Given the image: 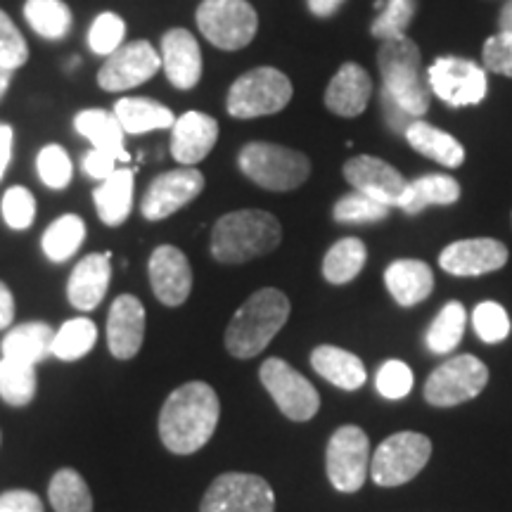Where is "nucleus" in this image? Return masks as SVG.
Segmentation results:
<instances>
[{"label": "nucleus", "instance_id": "423d86ee", "mask_svg": "<svg viewBox=\"0 0 512 512\" xmlns=\"http://www.w3.org/2000/svg\"><path fill=\"white\" fill-rule=\"evenodd\" d=\"M292 100V81L273 67H259L235 79L228 91V114L235 119L271 117Z\"/></svg>", "mask_w": 512, "mask_h": 512}, {"label": "nucleus", "instance_id": "473e14b6", "mask_svg": "<svg viewBox=\"0 0 512 512\" xmlns=\"http://www.w3.org/2000/svg\"><path fill=\"white\" fill-rule=\"evenodd\" d=\"M83 240H86V223H83L81 216L64 214L50 223L46 233H43V252L50 261L62 264V261L72 259L79 252Z\"/></svg>", "mask_w": 512, "mask_h": 512}, {"label": "nucleus", "instance_id": "6e6d98bb", "mask_svg": "<svg viewBox=\"0 0 512 512\" xmlns=\"http://www.w3.org/2000/svg\"><path fill=\"white\" fill-rule=\"evenodd\" d=\"M10 81H12V69L0 67V100H3L5 93H8Z\"/></svg>", "mask_w": 512, "mask_h": 512}, {"label": "nucleus", "instance_id": "aec40b11", "mask_svg": "<svg viewBox=\"0 0 512 512\" xmlns=\"http://www.w3.org/2000/svg\"><path fill=\"white\" fill-rule=\"evenodd\" d=\"M373 79L361 64L347 62L337 69L325 91V107L342 119L361 117L373 98Z\"/></svg>", "mask_w": 512, "mask_h": 512}, {"label": "nucleus", "instance_id": "5701e85b", "mask_svg": "<svg viewBox=\"0 0 512 512\" xmlns=\"http://www.w3.org/2000/svg\"><path fill=\"white\" fill-rule=\"evenodd\" d=\"M112 254H88L74 266L72 275H69L67 297L79 311H93L98 309L102 299H105L107 287H110L112 278Z\"/></svg>", "mask_w": 512, "mask_h": 512}, {"label": "nucleus", "instance_id": "a211bd4d", "mask_svg": "<svg viewBox=\"0 0 512 512\" xmlns=\"http://www.w3.org/2000/svg\"><path fill=\"white\" fill-rule=\"evenodd\" d=\"M155 297L164 306H181L192 292V268L188 256L174 245L157 247L147 264Z\"/></svg>", "mask_w": 512, "mask_h": 512}, {"label": "nucleus", "instance_id": "b1692460", "mask_svg": "<svg viewBox=\"0 0 512 512\" xmlns=\"http://www.w3.org/2000/svg\"><path fill=\"white\" fill-rule=\"evenodd\" d=\"M384 285L399 306H415L425 302L434 290L432 268L420 259L392 261L384 271Z\"/></svg>", "mask_w": 512, "mask_h": 512}, {"label": "nucleus", "instance_id": "f03ea898", "mask_svg": "<svg viewBox=\"0 0 512 512\" xmlns=\"http://www.w3.org/2000/svg\"><path fill=\"white\" fill-rule=\"evenodd\" d=\"M377 67L382 74V91L392 95L403 112L411 114L413 119L430 112L434 93L427 69L422 67L418 43L408 36L382 41L377 50Z\"/></svg>", "mask_w": 512, "mask_h": 512}, {"label": "nucleus", "instance_id": "603ef678", "mask_svg": "<svg viewBox=\"0 0 512 512\" xmlns=\"http://www.w3.org/2000/svg\"><path fill=\"white\" fill-rule=\"evenodd\" d=\"M12 140H15L12 126L0 124V181H3L5 171H8V164L12 159Z\"/></svg>", "mask_w": 512, "mask_h": 512}, {"label": "nucleus", "instance_id": "3c124183", "mask_svg": "<svg viewBox=\"0 0 512 512\" xmlns=\"http://www.w3.org/2000/svg\"><path fill=\"white\" fill-rule=\"evenodd\" d=\"M12 320H15V297L10 287L0 280V330L10 328Z\"/></svg>", "mask_w": 512, "mask_h": 512}, {"label": "nucleus", "instance_id": "cd10ccee", "mask_svg": "<svg viewBox=\"0 0 512 512\" xmlns=\"http://www.w3.org/2000/svg\"><path fill=\"white\" fill-rule=\"evenodd\" d=\"M53 339L55 330L50 328L48 323H24L12 328L8 335L3 337V344H0V351H3V358H12V361L22 363H36L46 361L48 356H53Z\"/></svg>", "mask_w": 512, "mask_h": 512}, {"label": "nucleus", "instance_id": "7ed1b4c3", "mask_svg": "<svg viewBox=\"0 0 512 512\" xmlns=\"http://www.w3.org/2000/svg\"><path fill=\"white\" fill-rule=\"evenodd\" d=\"M283 240V226L261 209L230 211L211 230V256L219 264H245L271 254Z\"/></svg>", "mask_w": 512, "mask_h": 512}, {"label": "nucleus", "instance_id": "49530a36", "mask_svg": "<svg viewBox=\"0 0 512 512\" xmlns=\"http://www.w3.org/2000/svg\"><path fill=\"white\" fill-rule=\"evenodd\" d=\"M3 219L12 230H27L36 219L34 195L22 185H12L3 195Z\"/></svg>", "mask_w": 512, "mask_h": 512}, {"label": "nucleus", "instance_id": "8fccbe9b", "mask_svg": "<svg viewBox=\"0 0 512 512\" xmlns=\"http://www.w3.org/2000/svg\"><path fill=\"white\" fill-rule=\"evenodd\" d=\"M83 171H86L91 178L105 181V178H110L114 171H117V159L107 155V152L91 150L86 157H83Z\"/></svg>", "mask_w": 512, "mask_h": 512}, {"label": "nucleus", "instance_id": "20e7f679", "mask_svg": "<svg viewBox=\"0 0 512 512\" xmlns=\"http://www.w3.org/2000/svg\"><path fill=\"white\" fill-rule=\"evenodd\" d=\"M287 318H290V299L283 292L275 287L254 292L228 323V354L242 361L259 356L271 344V339L285 328Z\"/></svg>", "mask_w": 512, "mask_h": 512}, {"label": "nucleus", "instance_id": "c756f323", "mask_svg": "<svg viewBox=\"0 0 512 512\" xmlns=\"http://www.w3.org/2000/svg\"><path fill=\"white\" fill-rule=\"evenodd\" d=\"M114 117L124 128V133H131V136L159 131V128H171L176 121L169 107L147 98H121L114 105Z\"/></svg>", "mask_w": 512, "mask_h": 512}, {"label": "nucleus", "instance_id": "e433bc0d", "mask_svg": "<svg viewBox=\"0 0 512 512\" xmlns=\"http://www.w3.org/2000/svg\"><path fill=\"white\" fill-rule=\"evenodd\" d=\"M467 323V311L460 302H448L444 309L437 313L432 320L430 330H427V347L434 354H451L463 339Z\"/></svg>", "mask_w": 512, "mask_h": 512}, {"label": "nucleus", "instance_id": "dca6fc26", "mask_svg": "<svg viewBox=\"0 0 512 512\" xmlns=\"http://www.w3.org/2000/svg\"><path fill=\"white\" fill-rule=\"evenodd\" d=\"M508 247L501 240L494 238H472L458 240L444 247L439 254V266L448 275H458V278H477L501 271L508 264Z\"/></svg>", "mask_w": 512, "mask_h": 512}, {"label": "nucleus", "instance_id": "9b49d317", "mask_svg": "<svg viewBox=\"0 0 512 512\" xmlns=\"http://www.w3.org/2000/svg\"><path fill=\"white\" fill-rule=\"evenodd\" d=\"M259 377L285 418L306 422L318 413L320 396L316 387L299 370H294L290 363L283 361V358H266L264 366L259 370Z\"/></svg>", "mask_w": 512, "mask_h": 512}, {"label": "nucleus", "instance_id": "2eb2a0df", "mask_svg": "<svg viewBox=\"0 0 512 512\" xmlns=\"http://www.w3.org/2000/svg\"><path fill=\"white\" fill-rule=\"evenodd\" d=\"M204 190V176L197 169H174L157 176L145 190L140 211L147 221H162L190 204Z\"/></svg>", "mask_w": 512, "mask_h": 512}, {"label": "nucleus", "instance_id": "9d476101", "mask_svg": "<svg viewBox=\"0 0 512 512\" xmlns=\"http://www.w3.org/2000/svg\"><path fill=\"white\" fill-rule=\"evenodd\" d=\"M330 484L342 494H356L370 477V441L356 425H344L332 434L325 451Z\"/></svg>", "mask_w": 512, "mask_h": 512}, {"label": "nucleus", "instance_id": "a18cd8bd", "mask_svg": "<svg viewBox=\"0 0 512 512\" xmlns=\"http://www.w3.org/2000/svg\"><path fill=\"white\" fill-rule=\"evenodd\" d=\"M29 60V46L24 36L19 34L15 22L8 17V12L0 10V67H8L17 72L24 62Z\"/></svg>", "mask_w": 512, "mask_h": 512}, {"label": "nucleus", "instance_id": "6e6552de", "mask_svg": "<svg viewBox=\"0 0 512 512\" xmlns=\"http://www.w3.org/2000/svg\"><path fill=\"white\" fill-rule=\"evenodd\" d=\"M197 27L211 46L233 53L254 41L259 17L247 0H202Z\"/></svg>", "mask_w": 512, "mask_h": 512}, {"label": "nucleus", "instance_id": "4be33fe9", "mask_svg": "<svg viewBox=\"0 0 512 512\" xmlns=\"http://www.w3.org/2000/svg\"><path fill=\"white\" fill-rule=\"evenodd\" d=\"M162 67L178 91H190L202 79V50L188 29H171L162 38Z\"/></svg>", "mask_w": 512, "mask_h": 512}, {"label": "nucleus", "instance_id": "ddd939ff", "mask_svg": "<svg viewBox=\"0 0 512 512\" xmlns=\"http://www.w3.org/2000/svg\"><path fill=\"white\" fill-rule=\"evenodd\" d=\"M432 93L448 107L479 105L489 91L486 69L463 57H439L427 69Z\"/></svg>", "mask_w": 512, "mask_h": 512}, {"label": "nucleus", "instance_id": "6ab92c4d", "mask_svg": "<svg viewBox=\"0 0 512 512\" xmlns=\"http://www.w3.org/2000/svg\"><path fill=\"white\" fill-rule=\"evenodd\" d=\"M219 140V121L209 114L190 110L171 126V157L183 166H195L209 157Z\"/></svg>", "mask_w": 512, "mask_h": 512}, {"label": "nucleus", "instance_id": "f704fd0d", "mask_svg": "<svg viewBox=\"0 0 512 512\" xmlns=\"http://www.w3.org/2000/svg\"><path fill=\"white\" fill-rule=\"evenodd\" d=\"M24 17L38 36L60 41L72 29V10L62 0H27Z\"/></svg>", "mask_w": 512, "mask_h": 512}, {"label": "nucleus", "instance_id": "5fc2aeb1", "mask_svg": "<svg viewBox=\"0 0 512 512\" xmlns=\"http://www.w3.org/2000/svg\"><path fill=\"white\" fill-rule=\"evenodd\" d=\"M498 27H501V31H505V34H512V0H508V3L501 8Z\"/></svg>", "mask_w": 512, "mask_h": 512}, {"label": "nucleus", "instance_id": "412c9836", "mask_svg": "<svg viewBox=\"0 0 512 512\" xmlns=\"http://www.w3.org/2000/svg\"><path fill=\"white\" fill-rule=\"evenodd\" d=\"M145 339V309L138 297L121 294L114 299L107 318V344L114 358L128 361L143 347Z\"/></svg>", "mask_w": 512, "mask_h": 512}, {"label": "nucleus", "instance_id": "09e8293b", "mask_svg": "<svg viewBox=\"0 0 512 512\" xmlns=\"http://www.w3.org/2000/svg\"><path fill=\"white\" fill-rule=\"evenodd\" d=\"M0 512H43V503L27 489L5 491L0 496Z\"/></svg>", "mask_w": 512, "mask_h": 512}, {"label": "nucleus", "instance_id": "2f4dec72", "mask_svg": "<svg viewBox=\"0 0 512 512\" xmlns=\"http://www.w3.org/2000/svg\"><path fill=\"white\" fill-rule=\"evenodd\" d=\"M368 252L358 238H342L328 249L323 259V278L330 285H347L358 278L366 266Z\"/></svg>", "mask_w": 512, "mask_h": 512}, {"label": "nucleus", "instance_id": "7c9ffc66", "mask_svg": "<svg viewBox=\"0 0 512 512\" xmlns=\"http://www.w3.org/2000/svg\"><path fill=\"white\" fill-rule=\"evenodd\" d=\"M98 216L107 226H121L133 209V171L117 169L93 195Z\"/></svg>", "mask_w": 512, "mask_h": 512}, {"label": "nucleus", "instance_id": "39448f33", "mask_svg": "<svg viewBox=\"0 0 512 512\" xmlns=\"http://www.w3.org/2000/svg\"><path fill=\"white\" fill-rule=\"evenodd\" d=\"M240 171L259 188L290 192L311 176V162L302 152L275 143H247L238 155Z\"/></svg>", "mask_w": 512, "mask_h": 512}, {"label": "nucleus", "instance_id": "c9c22d12", "mask_svg": "<svg viewBox=\"0 0 512 512\" xmlns=\"http://www.w3.org/2000/svg\"><path fill=\"white\" fill-rule=\"evenodd\" d=\"M36 366L12 358H0V396L8 406H27L36 396Z\"/></svg>", "mask_w": 512, "mask_h": 512}, {"label": "nucleus", "instance_id": "58836bf2", "mask_svg": "<svg viewBox=\"0 0 512 512\" xmlns=\"http://www.w3.org/2000/svg\"><path fill=\"white\" fill-rule=\"evenodd\" d=\"M375 10L380 15L373 19L370 34L380 41H389V38L406 36V27L413 22L415 10H418V0H377Z\"/></svg>", "mask_w": 512, "mask_h": 512}, {"label": "nucleus", "instance_id": "ea45409f", "mask_svg": "<svg viewBox=\"0 0 512 512\" xmlns=\"http://www.w3.org/2000/svg\"><path fill=\"white\" fill-rule=\"evenodd\" d=\"M389 211H392V207L354 190L344 195L342 200H337L332 216H335L337 223H375L387 219Z\"/></svg>", "mask_w": 512, "mask_h": 512}, {"label": "nucleus", "instance_id": "c03bdc74", "mask_svg": "<svg viewBox=\"0 0 512 512\" xmlns=\"http://www.w3.org/2000/svg\"><path fill=\"white\" fill-rule=\"evenodd\" d=\"M377 392H380L384 399L389 401H399L406 399L413 389V370L406 366L403 361H387L384 366L377 370V380H375Z\"/></svg>", "mask_w": 512, "mask_h": 512}, {"label": "nucleus", "instance_id": "f257e3e1", "mask_svg": "<svg viewBox=\"0 0 512 512\" xmlns=\"http://www.w3.org/2000/svg\"><path fill=\"white\" fill-rule=\"evenodd\" d=\"M219 394L207 382L181 384L159 413V439L176 456L200 451L219 425Z\"/></svg>", "mask_w": 512, "mask_h": 512}, {"label": "nucleus", "instance_id": "f8f14e48", "mask_svg": "<svg viewBox=\"0 0 512 512\" xmlns=\"http://www.w3.org/2000/svg\"><path fill=\"white\" fill-rule=\"evenodd\" d=\"M200 512H275V494L264 477L223 472L204 494Z\"/></svg>", "mask_w": 512, "mask_h": 512}, {"label": "nucleus", "instance_id": "c85d7f7f", "mask_svg": "<svg viewBox=\"0 0 512 512\" xmlns=\"http://www.w3.org/2000/svg\"><path fill=\"white\" fill-rule=\"evenodd\" d=\"M74 126L83 138L91 140L95 150L107 152V155H112L117 162H131V155H128L124 147L126 133L117 117H114V112L83 110L76 114Z\"/></svg>", "mask_w": 512, "mask_h": 512}, {"label": "nucleus", "instance_id": "0eeeda50", "mask_svg": "<svg viewBox=\"0 0 512 512\" xmlns=\"http://www.w3.org/2000/svg\"><path fill=\"white\" fill-rule=\"evenodd\" d=\"M432 441L420 432H396L370 456V479L377 486H401L418 477L430 463Z\"/></svg>", "mask_w": 512, "mask_h": 512}, {"label": "nucleus", "instance_id": "bb28decb", "mask_svg": "<svg viewBox=\"0 0 512 512\" xmlns=\"http://www.w3.org/2000/svg\"><path fill=\"white\" fill-rule=\"evenodd\" d=\"M460 200V183L453 176L446 174H430L420 176L406 185V192L399 200L401 211L406 214H420L427 207H448V204H456Z\"/></svg>", "mask_w": 512, "mask_h": 512}, {"label": "nucleus", "instance_id": "72a5a7b5", "mask_svg": "<svg viewBox=\"0 0 512 512\" xmlns=\"http://www.w3.org/2000/svg\"><path fill=\"white\" fill-rule=\"evenodd\" d=\"M55 512H93V494L76 470H57L48 486Z\"/></svg>", "mask_w": 512, "mask_h": 512}, {"label": "nucleus", "instance_id": "f3484780", "mask_svg": "<svg viewBox=\"0 0 512 512\" xmlns=\"http://www.w3.org/2000/svg\"><path fill=\"white\" fill-rule=\"evenodd\" d=\"M347 183L356 192L373 197V200L387 204V207H396L406 192L408 181L403 178L392 164H387L380 157L358 155L351 157L342 169Z\"/></svg>", "mask_w": 512, "mask_h": 512}, {"label": "nucleus", "instance_id": "de8ad7c7", "mask_svg": "<svg viewBox=\"0 0 512 512\" xmlns=\"http://www.w3.org/2000/svg\"><path fill=\"white\" fill-rule=\"evenodd\" d=\"M482 60L486 72L510 76L512 79V34L498 31L496 36H491L489 41L484 43Z\"/></svg>", "mask_w": 512, "mask_h": 512}, {"label": "nucleus", "instance_id": "a19ab883", "mask_svg": "<svg viewBox=\"0 0 512 512\" xmlns=\"http://www.w3.org/2000/svg\"><path fill=\"white\" fill-rule=\"evenodd\" d=\"M36 171L38 178H41L43 185L53 190H64L72 181V159H69L64 147L60 145H46L41 152H38L36 159Z\"/></svg>", "mask_w": 512, "mask_h": 512}, {"label": "nucleus", "instance_id": "79ce46f5", "mask_svg": "<svg viewBox=\"0 0 512 512\" xmlns=\"http://www.w3.org/2000/svg\"><path fill=\"white\" fill-rule=\"evenodd\" d=\"M472 328L486 344H498L510 335L508 311L496 302H482L472 311Z\"/></svg>", "mask_w": 512, "mask_h": 512}, {"label": "nucleus", "instance_id": "a878e982", "mask_svg": "<svg viewBox=\"0 0 512 512\" xmlns=\"http://www.w3.org/2000/svg\"><path fill=\"white\" fill-rule=\"evenodd\" d=\"M403 136H406L408 145H411L415 152L432 159V162L446 166V169H458V166L465 162V147L460 145V140L453 138L451 133L441 131L437 126L427 124V121L413 119Z\"/></svg>", "mask_w": 512, "mask_h": 512}, {"label": "nucleus", "instance_id": "37998d69", "mask_svg": "<svg viewBox=\"0 0 512 512\" xmlns=\"http://www.w3.org/2000/svg\"><path fill=\"white\" fill-rule=\"evenodd\" d=\"M126 36V24L124 19L114 12H102L95 19L91 31H88V46L93 48V53L98 55H112L114 50L121 48V41Z\"/></svg>", "mask_w": 512, "mask_h": 512}, {"label": "nucleus", "instance_id": "864d4df0", "mask_svg": "<svg viewBox=\"0 0 512 512\" xmlns=\"http://www.w3.org/2000/svg\"><path fill=\"white\" fill-rule=\"evenodd\" d=\"M344 3H347V0H309V10L313 12V17L328 19L335 15Z\"/></svg>", "mask_w": 512, "mask_h": 512}, {"label": "nucleus", "instance_id": "4c0bfd02", "mask_svg": "<svg viewBox=\"0 0 512 512\" xmlns=\"http://www.w3.org/2000/svg\"><path fill=\"white\" fill-rule=\"evenodd\" d=\"M98 342V328L88 318H72L55 332L53 356L60 361H79Z\"/></svg>", "mask_w": 512, "mask_h": 512}, {"label": "nucleus", "instance_id": "393cba45", "mask_svg": "<svg viewBox=\"0 0 512 512\" xmlns=\"http://www.w3.org/2000/svg\"><path fill=\"white\" fill-rule=\"evenodd\" d=\"M311 366L323 380L344 389V392L361 389L368 377L361 358L342 347H332V344H320L311 351Z\"/></svg>", "mask_w": 512, "mask_h": 512}, {"label": "nucleus", "instance_id": "4468645a", "mask_svg": "<svg viewBox=\"0 0 512 512\" xmlns=\"http://www.w3.org/2000/svg\"><path fill=\"white\" fill-rule=\"evenodd\" d=\"M159 69H162V55L147 41H133L107 57L98 72V83L107 93L131 91L150 81Z\"/></svg>", "mask_w": 512, "mask_h": 512}, {"label": "nucleus", "instance_id": "1a4fd4ad", "mask_svg": "<svg viewBox=\"0 0 512 512\" xmlns=\"http://www.w3.org/2000/svg\"><path fill=\"white\" fill-rule=\"evenodd\" d=\"M489 382V368L477 356L463 354L448 358L430 373L425 382V401L437 408H451L475 399Z\"/></svg>", "mask_w": 512, "mask_h": 512}]
</instances>
